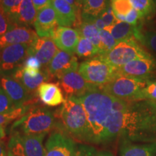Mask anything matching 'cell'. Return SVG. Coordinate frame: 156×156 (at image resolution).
I'll return each instance as SVG.
<instances>
[{"instance_id": "e575fe53", "label": "cell", "mask_w": 156, "mask_h": 156, "mask_svg": "<svg viewBox=\"0 0 156 156\" xmlns=\"http://www.w3.org/2000/svg\"><path fill=\"white\" fill-rule=\"evenodd\" d=\"M15 108H16L13 105L8 95L6 94L2 87H0V114L8 113Z\"/></svg>"}, {"instance_id": "d6a6232c", "label": "cell", "mask_w": 156, "mask_h": 156, "mask_svg": "<svg viewBox=\"0 0 156 156\" xmlns=\"http://www.w3.org/2000/svg\"><path fill=\"white\" fill-rule=\"evenodd\" d=\"M136 40L140 41L144 46L156 53V30L140 33Z\"/></svg>"}, {"instance_id": "f546056e", "label": "cell", "mask_w": 156, "mask_h": 156, "mask_svg": "<svg viewBox=\"0 0 156 156\" xmlns=\"http://www.w3.org/2000/svg\"><path fill=\"white\" fill-rule=\"evenodd\" d=\"M30 106L28 104L22 107H20V108H15L8 113L0 114V126H5L12 121L20 119L30 110Z\"/></svg>"}, {"instance_id": "f1b7e54d", "label": "cell", "mask_w": 156, "mask_h": 156, "mask_svg": "<svg viewBox=\"0 0 156 156\" xmlns=\"http://www.w3.org/2000/svg\"><path fill=\"white\" fill-rule=\"evenodd\" d=\"M7 148L12 156H26L21 139V134L18 132H11Z\"/></svg>"}, {"instance_id": "3957f363", "label": "cell", "mask_w": 156, "mask_h": 156, "mask_svg": "<svg viewBox=\"0 0 156 156\" xmlns=\"http://www.w3.org/2000/svg\"><path fill=\"white\" fill-rule=\"evenodd\" d=\"M62 128L73 138L87 142L88 127L87 116L77 97L66 98L58 113Z\"/></svg>"}, {"instance_id": "7dc6e473", "label": "cell", "mask_w": 156, "mask_h": 156, "mask_svg": "<svg viewBox=\"0 0 156 156\" xmlns=\"http://www.w3.org/2000/svg\"><path fill=\"white\" fill-rule=\"evenodd\" d=\"M7 156H12V155L10 154V153H9V151H7Z\"/></svg>"}, {"instance_id": "7bdbcfd3", "label": "cell", "mask_w": 156, "mask_h": 156, "mask_svg": "<svg viewBox=\"0 0 156 156\" xmlns=\"http://www.w3.org/2000/svg\"><path fill=\"white\" fill-rule=\"evenodd\" d=\"M64 1L67 2V3H69V5H71L72 6H73L74 7H75L77 10H80V9L81 10V9L80 8L79 5H78L77 0H64Z\"/></svg>"}, {"instance_id": "4fadbf2b", "label": "cell", "mask_w": 156, "mask_h": 156, "mask_svg": "<svg viewBox=\"0 0 156 156\" xmlns=\"http://www.w3.org/2000/svg\"><path fill=\"white\" fill-rule=\"evenodd\" d=\"M77 58L74 54H70L64 51H58L53 59L50 62L45 69L48 72L51 78L56 77L68 72L79 69Z\"/></svg>"}, {"instance_id": "74e56055", "label": "cell", "mask_w": 156, "mask_h": 156, "mask_svg": "<svg viewBox=\"0 0 156 156\" xmlns=\"http://www.w3.org/2000/svg\"><path fill=\"white\" fill-rule=\"evenodd\" d=\"M99 17L102 19L106 28H108V27L112 26V25H113L114 23H116L118 21L116 18V17H115L112 6H109L108 9L106 11L103 12Z\"/></svg>"}, {"instance_id": "b9f144b4", "label": "cell", "mask_w": 156, "mask_h": 156, "mask_svg": "<svg viewBox=\"0 0 156 156\" xmlns=\"http://www.w3.org/2000/svg\"><path fill=\"white\" fill-rule=\"evenodd\" d=\"M7 151L8 150H7L5 142L2 140L0 141V156H7Z\"/></svg>"}, {"instance_id": "d4e9b609", "label": "cell", "mask_w": 156, "mask_h": 156, "mask_svg": "<svg viewBox=\"0 0 156 156\" xmlns=\"http://www.w3.org/2000/svg\"><path fill=\"white\" fill-rule=\"evenodd\" d=\"M105 29L108 30L115 40L119 42L135 38V34L138 29V26L135 27L126 22L118 20L112 26Z\"/></svg>"}, {"instance_id": "6da1fadb", "label": "cell", "mask_w": 156, "mask_h": 156, "mask_svg": "<svg viewBox=\"0 0 156 156\" xmlns=\"http://www.w3.org/2000/svg\"><path fill=\"white\" fill-rule=\"evenodd\" d=\"M122 140L142 143L156 142V102H128L115 98L106 126V142Z\"/></svg>"}, {"instance_id": "ffe728a7", "label": "cell", "mask_w": 156, "mask_h": 156, "mask_svg": "<svg viewBox=\"0 0 156 156\" xmlns=\"http://www.w3.org/2000/svg\"><path fill=\"white\" fill-rule=\"evenodd\" d=\"M37 16V10L32 0H23L18 9L9 18L16 26L28 27L34 25Z\"/></svg>"}, {"instance_id": "bcb514c9", "label": "cell", "mask_w": 156, "mask_h": 156, "mask_svg": "<svg viewBox=\"0 0 156 156\" xmlns=\"http://www.w3.org/2000/svg\"><path fill=\"white\" fill-rule=\"evenodd\" d=\"M84 2H85V0H77L78 5H79L80 8V9H82V7H83Z\"/></svg>"}, {"instance_id": "83f0119b", "label": "cell", "mask_w": 156, "mask_h": 156, "mask_svg": "<svg viewBox=\"0 0 156 156\" xmlns=\"http://www.w3.org/2000/svg\"><path fill=\"white\" fill-rule=\"evenodd\" d=\"M75 53L82 58L93 57L99 55V49L88 39L80 36L76 47Z\"/></svg>"}, {"instance_id": "60d3db41", "label": "cell", "mask_w": 156, "mask_h": 156, "mask_svg": "<svg viewBox=\"0 0 156 156\" xmlns=\"http://www.w3.org/2000/svg\"><path fill=\"white\" fill-rule=\"evenodd\" d=\"M35 8L38 12L41 9L51 5V0H32Z\"/></svg>"}, {"instance_id": "c3c4849f", "label": "cell", "mask_w": 156, "mask_h": 156, "mask_svg": "<svg viewBox=\"0 0 156 156\" xmlns=\"http://www.w3.org/2000/svg\"><path fill=\"white\" fill-rule=\"evenodd\" d=\"M1 76H2V73L1 71H0V78H1ZM0 87H1V84H0Z\"/></svg>"}, {"instance_id": "484cf974", "label": "cell", "mask_w": 156, "mask_h": 156, "mask_svg": "<svg viewBox=\"0 0 156 156\" xmlns=\"http://www.w3.org/2000/svg\"><path fill=\"white\" fill-rule=\"evenodd\" d=\"M76 29L79 32L80 36L88 39L99 49L101 45L100 30L96 28L94 23L91 21L82 20L80 25Z\"/></svg>"}, {"instance_id": "8fae6325", "label": "cell", "mask_w": 156, "mask_h": 156, "mask_svg": "<svg viewBox=\"0 0 156 156\" xmlns=\"http://www.w3.org/2000/svg\"><path fill=\"white\" fill-rule=\"evenodd\" d=\"M58 84L65 93L66 97H80L93 88L85 80L77 70L68 72L58 78Z\"/></svg>"}, {"instance_id": "603a6c76", "label": "cell", "mask_w": 156, "mask_h": 156, "mask_svg": "<svg viewBox=\"0 0 156 156\" xmlns=\"http://www.w3.org/2000/svg\"><path fill=\"white\" fill-rule=\"evenodd\" d=\"M112 0H85L81 9L82 20H89L99 17L109 6Z\"/></svg>"}, {"instance_id": "5bb4252c", "label": "cell", "mask_w": 156, "mask_h": 156, "mask_svg": "<svg viewBox=\"0 0 156 156\" xmlns=\"http://www.w3.org/2000/svg\"><path fill=\"white\" fill-rule=\"evenodd\" d=\"M58 52V47L51 38H38L30 44L28 56L38 58L42 67L46 68Z\"/></svg>"}, {"instance_id": "9a60e30c", "label": "cell", "mask_w": 156, "mask_h": 156, "mask_svg": "<svg viewBox=\"0 0 156 156\" xmlns=\"http://www.w3.org/2000/svg\"><path fill=\"white\" fill-rule=\"evenodd\" d=\"M34 26L37 35L41 38H52L58 23L56 13L51 5L37 12Z\"/></svg>"}, {"instance_id": "f35d334b", "label": "cell", "mask_w": 156, "mask_h": 156, "mask_svg": "<svg viewBox=\"0 0 156 156\" xmlns=\"http://www.w3.org/2000/svg\"><path fill=\"white\" fill-rule=\"evenodd\" d=\"M98 153L94 147L88 145H79L77 147L75 156H97Z\"/></svg>"}, {"instance_id": "44dd1931", "label": "cell", "mask_w": 156, "mask_h": 156, "mask_svg": "<svg viewBox=\"0 0 156 156\" xmlns=\"http://www.w3.org/2000/svg\"><path fill=\"white\" fill-rule=\"evenodd\" d=\"M36 93L40 100L48 106H57L65 100L61 88L55 83H42L37 89Z\"/></svg>"}, {"instance_id": "9c48e42d", "label": "cell", "mask_w": 156, "mask_h": 156, "mask_svg": "<svg viewBox=\"0 0 156 156\" xmlns=\"http://www.w3.org/2000/svg\"><path fill=\"white\" fill-rule=\"evenodd\" d=\"M156 69V61L152 56L129 62L116 69V75L147 80L153 77Z\"/></svg>"}, {"instance_id": "2e32d148", "label": "cell", "mask_w": 156, "mask_h": 156, "mask_svg": "<svg viewBox=\"0 0 156 156\" xmlns=\"http://www.w3.org/2000/svg\"><path fill=\"white\" fill-rule=\"evenodd\" d=\"M38 35L28 27L14 26L0 37V49L15 44H30L38 38Z\"/></svg>"}, {"instance_id": "5b68a950", "label": "cell", "mask_w": 156, "mask_h": 156, "mask_svg": "<svg viewBox=\"0 0 156 156\" xmlns=\"http://www.w3.org/2000/svg\"><path fill=\"white\" fill-rule=\"evenodd\" d=\"M147 80L117 75L101 89L113 97L128 102L143 101V90Z\"/></svg>"}, {"instance_id": "cb8c5ba5", "label": "cell", "mask_w": 156, "mask_h": 156, "mask_svg": "<svg viewBox=\"0 0 156 156\" xmlns=\"http://www.w3.org/2000/svg\"><path fill=\"white\" fill-rule=\"evenodd\" d=\"M46 134H21L25 155L45 156V147L43 140Z\"/></svg>"}, {"instance_id": "f6af8a7d", "label": "cell", "mask_w": 156, "mask_h": 156, "mask_svg": "<svg viewBox=\"0 0 156 156\" xmlns=\"http://www.w3.org/2000/svg\"><path fill=\"white\" fill-rule=\"evenodd\" d=\"M97 156H113V155L108 152H101V153H98Z\"/></svg>"}, {"instance_id": "1f68e13d", "label": "cell", "mask_w": 156, "mask_h": 156, "mask_svg": "<svg viewBox=\"0 0 156 156\" xmlns=\"http://www.w3.org/2000/svg\"><path fill=\"white\" fill-rule=\"evenodd\" d=\"M100 38H101V45L99 47V54L98 56L103 55V54L107 53L114 47L115 45L117 44V41L115 40L112 35L110 34L108 30L106 29L100 30Z\"/></svg>"}, {"instance_id": "277c9868", "label": "cell", "mask_w": 156, "mask_h": 156, "mask_svg": "<svg viewBox=\"0 0 156 156\" xmlns=\"http://www.w3.org/2000/svg\"><path fill=\"white\" fill-rule=\"evenodd\" d=\"M56 126L53 113L44 107L30 108L12 126L11 132L21 134H46Z\"/></svg>"}, {"instance_id": "4316f807", "label": "cell", "mask_w": 156, "mask_h": 156, "mask_svg": "<svg viewBox=\"0 0 156 156\" xmlns=\"http://www.w3.org/2000/svg\"><path fill=\"white\" fill-rule=\"evenodd\" d=\"M133 9L139 13L142 20L151 18L155 14L154 0H129Z\"/></svg>"}, {"instance_id": "ee69618b", "label": "cell", "mask_w": 156, "mask_h": 156, "mask_svg": "<svg viewBox=\"0 0 156 156\" xmlns=\"http://www.w3.org/2000/svg\"><path fill=\"white\" fill-rule=\"evenodd\" d=\"M6 136V129L5 126H0V141H2Z\"/></svg>"}, {"instance_id": "e0dca14e", "label": "cell", "mask_w": 156, "mask_h": 156, "mask_svg": "<svg viewBox=\"0 0 156 156\" xmlns=\"http://www.w3.org/2000/svg\"><path fill=\"white\" fill-rule=\"evenodd\" d=\"M80 37V36L77 29L70 27L58 26L51 38L59 49L68 53L74 54L75 53Z\"/></svg>"}, {"instance_id": "ac0fdd59", "label": "cell", "mask_w": 156, "mask_h": 156, "mask_svg": "<svg viewBox=\"0 0 156 156\" xmlns=\"http://www.w3.org/2000/svg\"><path fill=\"white\" fill-rule=\"evenodd\" d=\"M51 5L56 13L58 26L71 27L75 25L77 28L80 24L78 21L79 10L64 0H51Z\"/></svg>"}, {"instance_id": "836d02e7", "label": "cell", "mask_w": 156, "mask_h": 156, "mask_svg": "<svg viewBox=\"0 0 156 156\" xmlns=\"http://www.w3.org/2000/svg\"><path fill=\"white\" fill-rule=\"evenodd\" d=\"M23 1V0H2L0 6L9 17L17 11Z\"/></svg>"}, {"instance_id": "ba28073f", "label": "cell", "mask_w": 156, "mask_h": 156, "mask_svg": "<svg viewBox=\"0 0 156 156\" xmlns=\"http://www.w3.org/2000/svg\"><path fill=\"white\" fill-rule=\"evenodd\" d=\"M30 44H15L0 49V71L12 73L23 65L28 56Z\"/></svg>"}, {"instance_id": "7c38bea8", "label": "cell", "mask_w": 156, "mask_h": 156, "mask_svg": "<svg viewBox=\"0 0 156 156\" xmlns=\"http://www.w3.org/2000/svg\"><path fill=\"white\" fill-rule=\"evenodd\" d=\"M0 84L16 108L28 105L32 100V94L12 76L2 75Z\"/></svg>"}, {"instance_id": "52a82bcc", "label": "cell", "mask_w": 156, "mask_h": 156, "mask_svg": "<svg viewBox=\"0 0 156 156\" xmlns=\"http://www.w3.org/2000/svg\"><path fill=\"white\" fill-rule=\"evenodd\" d=\"M147 53L136 42V39H129L117 42L112 50L99 56L112 67L118 69L137 58L147 57Z\"/></svg>"}, {"instance_id": "8d00e7d4", "label": "cell", "mask_w": 156, "mask_h": 156, "mask_svg": "<svg viewBox=\"0 0 156 156\" xmlns=\"http://www.w3.org/2000/svg\"><path fill=\"white\" fill-rule=\"evenodd\" d=\"M16 26L11 22L8 15L4 12L0 6V37L5 34L12 28Z\"/></svg>"}, {"instance_id": "d6986e66", "label": "cell", "mask_w": 156, "mask_h": 156, "mask_svg": "<svg viewBox=\"0 0 156 156\" xmlns=\"http://www.w3.org/2000/svg\"><path fill=\"white\" fill-rule=\"evenodd\" d=\"M11 76L17 82H19L31 94L36 92L42 83L51 80L46 69L41 70L37 77H31L23 70L22 66L15 70L12 73Z\"/></svg>"}, {"instance_id": "7a4b0ae2", "label": "cell", "mask_w": 156, "mask_h": 156, "mask_svg": "<svg viewBox=\"0 0 156 156\" xmlns=\"http://www.w3.org/2000/svg\"><path fill=\"white\" fill-rule=\"evenodd\" d=\"M78 98L87 116V142H106V126L113 111L115 98L98 87H93Z\"/></svg>"}, {"instance_id": "d590c367", "label": "cell", "mask_w": 156, "mask_h": 156, "mask_svg": "<svg viewBox=\"0 0 156 156\" xmlns=\"http://www.w3.org/2000/svg\"><path fill=\"white\" fill-rule=\"evenodd\" d=\"M145 100L153 101L156 102V77H152L147 82L143 90Z\"/></svg>"}, {"instance_id": "ab89813d", "label": "cell", "mask_w": 156, "mask_h": 156, "mask_svg": "<svg viewBox=\"0 0 156 156\" xmlns=\"http://www.w3.org/2000/svg\"><path fill=\"white\" fill-rule=\"evenodd\" d=\"M142 20L139 13L134 9H132L124 17V22L129 23V24L134 25V26H139L140 21Z\"/></svg>"}, {"instance_id": "8992f818", "label": "cell", "mask_w": 156, "mask_h": 156, "mask_svg": "<svg viewBox=\"0 0 156 156\" xmlns=\"http://www.w3.org/2000/svg\"><path fill=\"white\" fill-rule=\"evenodd\" d=\"M78 71L89 85L98 88L106 85L117 75L116 68L99 56L81 63Z\"/></svg>"}, {"instance_id": "30bf717a", "label": "cell", "mask_w": 156, "mask_h": 156, "mask_svg": "<svg viewBox=\"0 0 156 156\" xmlns=\"http://www.w3.org/2000/svg\"><path fill=\"white\" fill-rule=\"evenodd\" d=\"M77 146L62 131L52 132L45 145V156H75Z\"/></svg>"}, {"instance_id": "f907efd6", "label": "cell", "mask_w": 156, "mask_h": 156, "mask_svg": "<svg viewBox=\"0 0 156 156\" xmlns=\"http://www.w3.org/2000/svg\"><path fill=\"white\" fill-rule=\"evenodd\" d=\"M155 2H156V0H155Z\"/></svg>"}, {"instance_id": "681fc988", "label": "cell", "mask_w": 156, "mask_h": 156, "mask_svg": "<svg viewBox=\"0 0 156 156\" xmlns=\"http://www.w3.org/2000/svg\"><path fill=\"white\" fill-rule=\"evenodd\" d=\"M1 2H2V0H0V3H1Z\"/></svg>"}, {"instance_id": "4dcf8cb0", "label": "cell", "mask_w": 156, "mask_h": 156, "mask_svg": "<svg viewBox=\"0 0 156 156\" xmlns=\"http://www.w3.org/2000/svg\"><path fill=\"white\" fill-rule=\"evenodd\" d=\"M111 6L117 20L122 17H125L133 9L129 0H112Z\"/></svg>"}, {"instance_id": "7402d4cb", "label": "cell", "mask_w": 156, "mask_h": 156, "mask_svg": "<svg viewBox=\"0 0 156 156\" xmlns=\"http://www.w3.org/2000/svg\"><path fill=\"white\" fill-rule=\"evenodd\" d=\"M120 154L121 156H155L156 142L134 144L127 140H122Z\"/></svg>"}]
</instances>
